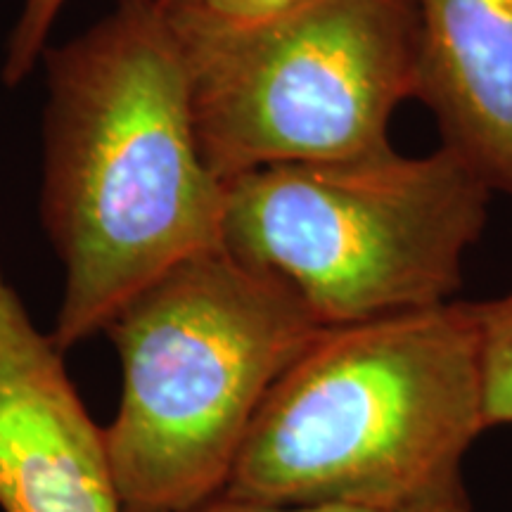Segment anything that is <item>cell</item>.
Wrapping results in <instances>:
<instances>
[{"label": "cell", "instance_id": "30bf717a", "mask_svg": "<svg viewBox=\"0 0 512 512\" xmlns=\"http://www.w3.org/2000/svg\"><path fill=\"white\" fill-rule=\"evenodd\" d=\"M69 0H22L15 24H12L8 46H5L0 76L10 86H19L34 72L36 62L43 60L50 48V36Z\"/></svg>", "mask_w": 512, "mask_h": 512}, {"label": "cell", "instance_id": "6da1fadb", "mask_svg": "<svg viewBox=\"0 0 512 512\" xmlns=\"http://www.w3.org/2000/svg\"><path fill=\"white\" fill-rule=\"evenodd\" d=\"M43 60L41 221L64 268L50 337L67 351L174 266L223 247L226 183L202 157L162 0H117Z\"/></svg>", "mask_w": 512, "mask_h": 512}, {"label": "cell", "instance_id": "8fae6325", "mask_svg": "<svg viewBox=\"0 0 512 512\" xmlns=\"http://www.w3.org/2000/svg\"><path fill=\"white\" fill-rule=\"evenodd\" d=\"M183 512H377V510L349 508V505H268V503L245 501V498H235L228 494H219Z\"/></svg>", "mask_w": 512, "mask_h": 512}, {"label": "cell", "instance_id": "52a82bcc", "mask_svg": "<svg viewBox=\"0 0 512 512\" xmlns=\"http://www.w3.org/2000/svg\"><path fill=\"white\" fill-rule=\"evenodd\" d=\"M418 98L441 145L512 200V0H415Z\"/></svg>", "mask_w": 512, "mask_h": 512}, {"label": "cell", "instance_id": "277c9868", "mask_svg": "<svg viewBox=\"0 0 512 512\" xmlns=\"http://www.w3.org/2000/svg\"><path fill=\"white\" fill-rule=\"evenodd\" d=\"M491 197L444 145L266 166L226 183L223 247L280 275L323 325L363 323L453 302Z\"/></svg>", "mask_w": 512, "mask_h": 512}, {"label": "cell", "instance_id": "8992f818", "mask_svg": "<svg viewBox=\"0 0 512 512\" xmlns=\"http://www.w3.org/2000/svg\"><path fill=\"white\" fill-rule=\"evenodd\" d=\"M0 271V510L124 512L105 427Z\"/></svg>", "mask_w": 512, "mask_h": 512}, {"label": "cell", "instance_id": "ba28073f", "mask_svg": "<svg viewBox=\"0 0 512 512\" xmlns=\"http://www.w3.org/2000/svg\"><path fill=\"white\" fill-rule=\"evenodd\" d=\"M486 430L512 425V290L475 302Z\"/></svg>", "mask_w": 512, "mask_h": 512}, {"label": "cell", "instance_id": "4fadbf2b", "mask_svg": "<svg viewBox=\"0 0 512 512\" xmlns=\"http://www.w3.org/2000/svg\"><path fill=\"white\" fill-rule=\"evenodd\" d=\"M470 512H472V510H470Z\"/></svg>", "mask_w": 512, "mask_h": 512}, {"label": "cell", "instance_id": "7c38bea8", "mask_svg": "<svg viewBox=\"0 0 512 512\" xmlns=\"http://www.w3.org/2000/svg\"><path fill=\"white\" fill-rule=\"evenodd\" d=\"M470 501H467L463 479L446 484L444 489L434 491L422 501L413 503L411 508H403L401 512H470Z\"/></svg>", "mask_w": 512, "mask_h": 512}, {"label": "cell", "instance_id": "7a4b0ae2", "mask_svg": "<svg viewBox=\"0 0 512 512\" xmlns=\"http://www.w3.org/2000/svg\"><path fill=\"white\" fill-rule=\"evenodd\" d=\"M486 432L475 302L325 325L275 380L223 494L401 512Z\"/></svg>", "mask_w": 512, "mask_h": 512}, {"label": "cell", "instance_id": "9c48e42d", "mask_svg": "<svg viewBox=\"0 0 512 512\" xmlns=\"http://www.w3.org/2000/svg\"><path fill=\"white\" fill-rule=\"evenodd\" d=\"M304 0H162L178 36H209L278 15Z\"/></svg>", "mask_w": 512, "mask_h": 512}, {"label": "cell", "instance_id": "5b68a950", "mask_svg": "<svg viewBox=\"0 0 512 512\" xmlns=\"http://www.w3.org/2000/svg\"><path fill=\"white\" fill-rule=\"evenodd\" d=\"M178 38L202 157L223 183L387 150L394 114L418 98L415 0H304Z\"/></svg>", "mask_w": 512, "mask_h": 512}, {"label": "cell", "instance_id": "3957f363", "mask_svg": "<svg viewBox=\"0 0 512 512\" xmlns=\"http://www.w3.org/2000/svg\"><path fill=\"white\" fill-rule=\"evenodd\" d=\"M280 275L226 247L190 256L121 309L105 427L124 512H183L226 491L266 394L323 330Z\"/></svg>", "mask_w": 512, "mask_h": 512}]
</instances>
